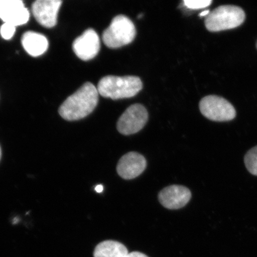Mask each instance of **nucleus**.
<instances>
[{
    "label": "nucleus",
    "mask_w": 257,
    "mask_h": 257,
    "mask_svg": "<svg viewBox=\"0 0 257 257\" xmlns=\"http://www.w3.org/2000/svg\"><path fill=\"white\" fill-rule=\"evenodd\" d=\"M98 94L97 88L92 83H85L60 106V115L68 121L82 119L94 111L98 104Z\"/></svg>",
    "instance_id": "1"
},
{
    "label": "nucleus",
    "mask_w": 257,
    "mask_h": 257,
    "mask_svg": "<svg viewBox=\"0 0 257 257\" xmlns=\"http://www.w3.org/2000/svg\"><path fill=\"white\" fill-rule=\"evenodd\" d=\"M143 88L140 78L134 76H107L98 84L99 94L105 98L118 99L133 97Z\"/></svg>",
    "instance_id": "2"
},
{
    "label": "nucleus",
    "mask_w": 257,
    "mask_h": 257,
    "mask_svg": "<svg viewBox=\"0 0 257 257\" xmlns=\"http://www.w3.org/2000/svg\"><path fill=\"white\" fill-rule=\"evenodd\" d=\"M245 19V12L238 6H221L207 16L205 25L209 31L219 32L238 27Z\"/></svg>",
    "instance_id": "3"
},
{
    "label": "nucleus",
    "mask_w": 257,
    "mask_h": 257,
    "mask_svg": "<svg viewBox=\"0 0 257 257\" xmlns=\"http://www.w3.org/2000/svg\"><path fill=\"white\" fill-rule=\"evenodd\" d=\"M136 36V28L130 19L118 15L112 19L111 24L102 34L105 46L117 48L130 44Z\"/></svg>",
    "instance_id": "4"
},
{
    "label": "nucleus",
    "mask_w": 257,
    "mask_h": 257,
    "mask_svg": "<svg viewBox=\"0 0 257 257\" xmlns=\"http://www.w3.org/2000/svg\"><path fill=\"white\" fill-rule=\"evenodd\" d=\"M200 109L204 116L214 121L232 120L236 114L235 109L229 101L216 95H208L202 98Z\"/></svg>",
    "instance_id": "5"
},
{
    "label": "nucleus",
    "mask_w": 257,
    "mask_h": 257,
    "mask_svg": "<svg viewBox=\"0 0 257 257\" xmlns=\"http://www.w3.org/2000/svg\"><path fill=\"white\" fill-rule=\"evenodd\" d=\"M148 119L149 113L144 105L140 104L132 105L118 118L117 130L124 136L136 134L142 130Z\"/></svg>",
    "instance_id": "6"
},
{
    "label": "nucleus",
    "mask_w": 257,
    "mask_h": 257,
    "mask_svg": "<svg viewBox=\"0 0 257 257\" xmlns=\"http://www.w3.org/2000/svg\"><path fill=\"white\" fill-rule=\"evenodd\" d=\"M30 14L21 0H0V19L4 22L18 27L30 20Z\"/></svg>",
    "instance_id": "7"
},
{
    "label": "nucleus",
    "mask_w": 257,
    "mask_h": 257,
    "mask_svg": "<svg viewBox=\"0 0 257 257\" xmlns=\"http://www.w3.org/2000/svg\"><path fill=\"white\" fill-rule=\"evenodd\" d=\"M73 50L80 59L88 61L94 59L100 50V41L97 33L92 29L85 31L74 41Z\"/></svg>",
    "instance_id": "8"
},
{
    "label": "nucleus",
    "mask_w": 257,
    "mask_h": 257,
    "mask_svg": "<svg viewBox=\"0 0 257 257\" xmlns=\"http://www.w3.org/2000/svg\"><path fill=\"white\" fill-rule=\"evenodd\" d=\"M60 0H37L32 6L35 19L45 28H53L57 24L58 14L62 6Z\"/></svg>",
    "instance_id": "9"
},
{
    "label": "nucleus",
    "mask_w": 257,
    "mask_h": 257,
    "mask_svg": "<svg viewBox=\"0 0 257 257\" xmlns=\"http://www.w3.org/2000/svg\"><path fill=\"white\" fill-rule=\"evenodd\" d=\"M191 198V192L185 186L172 185L161 191L159 201L166 208L176 210L185 206Z\"/></svg>",
    "instance_id": "10"
},
{
    "label": "nucleus",
    "mask_w": 257,
    "mask_h": 257,
    "mask_svg": "<svg viewBox=\"0 0 257 257\" xmlns=\"http://www.w3.org/2000/svg\"><path fill=\"white\" fill-rule=\"evenodd\" d=\"M147 167V161L141 154L128 153L118 161L117 172L121 178L133 179L142 174Z\"/></svg>",
    "instance_id": "11"
},
{
    "label": "nucleus",
    "mask_w": 257,
    "mask_h": 257,
    "mask_svg": "<svg viewBox=\"0 0 257 257\" xmlns=\"http://www.w3.org/2000/svg\"><path fill=\"white\" fill-rule=\"evenodd\" d=\"M22 44L27 52L32 57H38L46 52L48 41L44 35L33 31H28L22 37Z\"/></svg>",
    "instance_id": "12"
},
{
    "label": "nucleus",
    "mask_w": 257,
    "mask_h": 257,
    "mask_svg": "<svg viewBox=\"0 0 257 257\" xmlns=\"http://www.w3.org/2000/svg\"><path fill=\"white\" fill-rule=\"evenodd\" d=\"M128 252L123 244L108 240L99 243L95 247L94 257H127Z\"/></svg>",
    "instance_id": "13"
},
{
    "label": "nucleus",
    "mask_w": 257,
    "mask_h": 257,
    "mask_svg": "<svg viewBox=\"0 0 257 257\" xmlns=\"http://www.w3.org/2000/svg\"><path fill=\"white\" fill-rule=\"evenodd\" d=\"M244 163L250 174L257 176V146L246 153L244 157Z\"/></svg>",
    "instance_id": "14"
},
{
    "label": "nucleus",
    "mask_w": 257,
    "mask_h": 257,
    "mask_svg": "<svg viewBox=\"0 0 257 257\" xmlns=\"http://www.w3.org/2000/svg\"><path fill=\"white\" fill-rule=\"evenodd\" d=\"M211 0H185V5L190 9H201L208 7L211 4Z\"/></svg>",
    "instance_id": "15"
},
{
    "label": "nucleus",
    "mask_w": 257,
    "mask_h": 257,
    "mask_svg": "<svg viewBox=\"0 0 257 257\" xmlns=\"http://www.w3.org/2000/svg\"><path fill=\"white\" fill-rule=\"evenodd\" d=\"M15 26L12 24L4 23L0 28V34L6 40L12 39L16 32Z\"/></svg>",
    "instance_id": "16"
},
{
    "label": "nucleus",
    "mask_w": 257,
    "mask_h": 257,
    "mask_svg": "<svg viewBox=\"0 0 257 257\" xmlns=\"http://www.w3.org/2000/svg\"><path fill=\"white\" fill-rule=\"evenodd\" d=\"M127 257H149L143 253L140 252H133L128 253Z\"/></svg>",
    "instance_id": "17"
},
{
    "label": "nucleus",
    "mask_w": 257,
    "mask_h": 257,
    "mask_svg": "<svg viewBox=\"0 0 257 257\" xmlns=\"http://www.w3.org/2000/svg\"><path fill=\"white\" fill-rule=\"evenodd\" d=\"M103 186L99 185L96 186L95 189L96 192L101 193L103 191Z\"/></svg>",
    "instance_id": "18"
},
{
    "label": "nucleus",
    "mask_w": 257,
    "mask_h": 257,
    "mask_svg": "<svg viewBox=\"0 0 257 257\" xmlns=\"http://www.w3.org/2000/svg\"><path fill=\"white\" fill-rule=\"evenodd\" d=\"M210 14V11H208V10H207V11H205L201 13V14L199 16H200V17H204V16H207Z\"/></svg>",
    "instance_id": "19"
},
{
    "label": "nucleus",
    "mask_w": 257,
    "mask_h": 257,
    "mask_svg": "<svg viewBox=\"0 0 257 257\" xmlns=\"http://www.w3.org/2000/svg\"><path fill=\"white\" fill-rule=\"evenodd\" d=\"M1 156H2V150H1V148H0V159H1Z\"/></svg>",
    "instance_id": "20"
},
{
    "label": "nucleus",
    "mask_w": 257,
    "mask_h": 257,
    "mask_svg": "<svg viewBox=\"0 0 257 257\" xmlns=\"http://www.w3.org/2000/svg\"><path fill=\"white\" fill-rule=\"evenodd\" d=\"M256 48H257V41H256Z\"/></svg>",
    "instance_id": "21"
}]
</instances>
